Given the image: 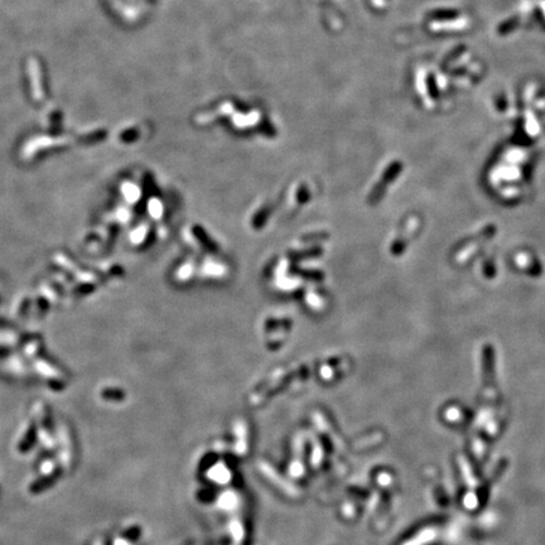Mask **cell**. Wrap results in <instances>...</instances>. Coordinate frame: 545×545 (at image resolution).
<instances>
[{
    "mask_svg": "<svg viewBox=\"0 0 545 545\" xmlns=\"http://www.w3.org/2000/svg\"><path fill=\"white\" fill-rule=\"evenodd\" d=\"M428 89H429L430 96L437 99V97H438V90H437L435 80H433L432 77H429V80H428Z\"/></svg>",
    "mask_w": 545,
    "mask_h": 545,
    "instance_id": "cell-3",
    "label": "cell"
},
{
    "mask_svg": "<svg viewBox=\"0 0 545 545\" xmlns=\"http://www.w3.org/2000/svg\"><path fill=\"white\" fill-rule=\"evenodd\" d=\"M516 24H517V19H510V20H507V22H505L504 24L500 25L499 32H500V33H501V34L507 33V32L511 31V29L514 28Z\"/></svg>",
    "mask_w": 545,
    "mask_h": 545,
    "instance_id": "cell-2",
    "label": "cell"
},
{
    "mask_svg": "<svg viewBox=\"0 0 545 545\" xmlns=\"http://www.w3.org/2000/svg\"><path fill=\"white\" fill-rule=\"evenodd\" d=\"M459 15V12L457 9H437L430 12L428 14V17L433 20H439V22H443V20H452L454 18H457Z\"/></svg>",
    "mask_w": 545,
    "mask_h": 545,
    "instance_id": "cell-1",
    "label": "cell"
}]
</instances>
